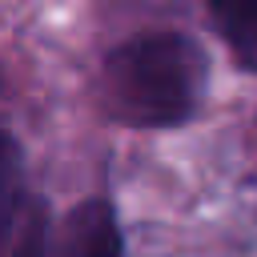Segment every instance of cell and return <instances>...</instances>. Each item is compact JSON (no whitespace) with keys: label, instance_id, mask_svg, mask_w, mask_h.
Masks as SVG:
<instances>
[{"label":"cell","instance_id":"1","mask_svg":"<svg viewBox=\"0 0 257 257\" xmlns=\"http://www.w3.org/2000/svg\"><path fill=\"white\" fill-rule=\"evenodd\" d=\"M209 80L201 44L185 32H141L104 60V92L116 120L137 128L185 124Z\"/></svg>","mask_w":257,"mask_h":257},{"label":"cell","instance_id":"2","mask_svg":"<svg viewBox=\"0 0 257 257\" xmlns=\"http://www.w3.org/2000/svg\"><path fill=\"white\" fill-rule=\"evenodd\" d=\"M68 257H120V229L108 201H84L68 217Z\"/></svg>","mask_w":257,"mask_h":257},{"label":"cell","instance_id":"3","mask_svg":"<svg viewBox=\"0 0 257 257\" xmlns=\"http://www.w3.org/2000/svg\"><path fill=\"white\" fill-rule=\"evenodd\" d=\"M233 60L257 72V0H205Z\"/></svg>","mask_w":257,"mask_h":257},{"label":"cell","instance_id":"4","mask_svg":"<svg viewBox=\"0 0 257 257\" xmlns=\"http://www.w3.org/2000/svg\"><path fill=\"white\" fill-rule=\"evenodd\" d=\"M16 145L12 137L0 128V241L8 237L12 229V217H16Z\"/></svg>","mask_w":257,"mask_h":257},{"label":"cell","instance_id":"5","mask_svg":"<svg viewBox=\"0 0 257 257\" xmlns=\"http://www.w3.org/2000/svg\"><path fill=\"white\" fill-rule=\"evenodd\" d=\"M8 257H52V249H48V225H44L40 205L28 213V221H24V229L16 233V245H12Z\"/></svg>","mask_w":257,"mask_h":257}]
</instances>
